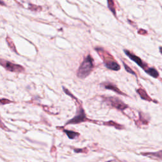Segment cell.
<instances>
[{"label":"cell","mask_w":162,"mask_h":162,"mask_svg":"<svg viewBox=\"0 0 162 162\" xmlns=\"http://www.w3.org/2000/svg\"><path fill=\"white\" fill-rule=\"evenodd\" d=\"M96 50L98 52V53L100 54V56L103 58L104 63H105L106 68L115 71H118L120 70V65L118 64L117 62H115V59L110 54H108L102 48H96Z\"/></svg>","instance_id":"cell-2"},{"label":"cell","mask_w":162,"mask_h":162,"mask_svg":"<svg viewBox=\"0 0 162 162\" xmlns=\"http://www.w3.org/2000/svg\"><path fill=\"white\" fill-rule=\"evenodd\" d=\"M160 53L162 54V47L160 48Z\"/></svg>","instance_id":"cell-17"},{"label":"cell","mask_w":162,"mask_h":162,"mask_svg":"<svg viewBox=\"0 0 162 162\" xmlns=\"http://www.w3.org/2000/svg\"><path fill=\"white\" fill-rule=\"evenodd\" d=\"M0 64L7 69V70L11 72H23L24 70V68L22 66L13 64V63L7 62V60H3L0 59Z\"/></svg>","instance_id":"cell-4"},{"label":"cell","mask_w":162,"mask_h":162,"mask_svg":"<svg viewBox=\"0 0 162 162\" xmlns=\"http://www.w3.org/2000/svg\"><path fill=\"white\" fill-rule=\"evenodd\" d=\"M137 92L143 100L148 101L152 100L151 98H149V96H148V95H147V94L146 93V92L145 91V90H144V89H143L142 88L138 89L137 90Z\"/></svg>","instance_id":"cell-8"},{"label":"cell","mask_w":162,"mask_h":162,"mask_svg":"<svg viewBox=\"0 0 162 162\" xmlns=\"http://www.w3.org/2000/svg\"><path fill=\"white\" fill-rule=\"evenodd\" d=\"M105 125H113V126H114L115 127H116L117 129H122V127H120V125H118V124L114 122H112V121L109 122H108V123H105Z\"/></svg>","instance_id":"cell-13"},{"label":"cell","mask_w":162,"mask_h":162,"mask_svg":"<svg viewBox=\"0 0 162 162\" xmlns=\"http://www.w3.org/2000/svg\"><path fill=\"white\" fill-rule=\"evenodd\" d=\"M105 101L108 105H111L115 108L120 110H124L125 109L128 108V106L125 105V103H123L120 100L117 98H105Z\"/></svg>","instance_id":"cell-3"},{"label":"cell","mask_w":162,"mask_h":162,"mask_svg":"<svg viewBox=\"0 0 162 162\" xmlns=\"http://www.w3.org/2000/svg\"><path fill=\"white\" fill-rule=\"evenodd\" d=\"M105 88L106 89H110V90L114 91L115 92H117V93H118V94H120L121 95H125V94L123 93V92H122L116 86L112 84L109 83V84H105Z\"/></svg>","instance_id":"cell-7"},{"label":"cell","mask_w":162,"mask_h":162,"mask_svg":"<svg viewBox=\"0 0 162 162\" xmlns=\"http://www.w3.org/2000/svg\"><path fill=\"white\" fill-rule=\"evenodd\" d=\"M86 120V117L84 110L82 108H80L79 110L77 112V114L76 115V116L74 118L69 120L66 124H76V123H79L80 122H84Z\"/></svg>","instance_id":"cell-5"},{"label":"cell","mask_w":162,"mask_h":162,"mask_svg":"<svg viewBox=\"0 0 162 162\" xmlns=\"http://www.w3.org/2000/svg\"><path fill=\"white\" fill-rule=\"evenodd\" d=\"M64 132H65V134L67 135V136L72 139H75L77 136L79 135V133L75 132L73 131H67V130H65Z\"/></svg>","instance_id":"cell-11"},{"label":"cell","mask_w":162,"mask_h":162,"mask_svg":"<svg viewBox=\"0 0 162 162\" xmlns=\"http://www.w3.org/2000/svg\"><path fill=\"white\" fill-rule=\"evenodd\" d=\"M146 73L154 78H157L159 76L158 72L155 68H148L145 70Z\"/></svg>","instance_id":"cell-9"},{"label":"cell","mask_w":162,"mask_h":162,"mask_svg":"<svg viewBox=\"0 0 162 162\" xmlns=\"http://www.w3.org/2000/svg\"><path fill=\"white\" fill-rule=\"evenodd\" d=\"M108 1V8L112 12L114 13V15H116V10H115V4L114 0H107Z\"/></svg>","instance_id":"cell-10"},{"label":"cell","mask_w":162,"mask_h":162,"mask_svg":"<svg viewBox=\"0 0 162 162\" xmlns=\"http://www.w3.org/2000/svg\"><path fill=\"white\" fill-rule=\"evenodd\" d=\"M93 68V59L90 55H88L81 63L79 68L78 69L77 77L80 79H84L91 74Z\"/></svg>","instance_id":"cell-1"},{"label":"cell","mask_w":162,"mask_h":162,"mask_svg":"<svg viewBox=\"0 0 162 162\" xmlns=\"http://www.w3.org/2000/svg\"><path fill=\"white\" fill-rule=\"evenodd\" d=\"M144 155H149V156H153L156 158H158L162 160V150L160 151H158L157 153H146V154H143Z\"/></svg>","instance_id":"cell-12"},{"label":"cell","mask_w":162,"mask_h":162,"mask_svg":"<svg viewBox=\"0 0 162 162\" xmlns=\"http://www.w3.org/2000/svg\"><path fill=\"white\" fill-rule=\"evenodd\" d=\"M0 5H5V3H4V2L1 1V0H0Z\"/></svg>","instance_id":"cell-16"},{"label":"cell","mask_w":162,"mask_h":162,"mask_svg":"<svg viewBox=\"0 0 162 162\" xmlns=\"http://www.w3.org/2000/svg\"><path fill=\"white\" fill-rule=\"evenodd\" d=\"M123 66H124V67H125V70L127 72H129V73H130V74H132V75H134V76H136V74H135V72L133 71L132 69L130 68V67H129L128 66H127L125 63H123Z\"/></svg>","instance_id":"cell-14"},{"label":"cell","mask_w":162,"mask_h":162,"mask_svg":"<svg viewBox=\"0 0 162 162\" xmlns=\"http://www.w3.org/2000/svg\"><path fill=\"white\" fill-rule=\"evenodd\" d=\"M124 52H125V53L127 54V56H128L130 59L132 60L133 62H135L136 63L137 65H138L139 66L141 67L144 70H146L147 69V66H145V64L143 62V61L139 57L137 56L136 55H135V54L131 53V52H129V51H127V50H124Z\"/></svg>","instance_id":"cell-6"},{"label":"cell","mask_w":162,"mask_h":162,"mask_svg":"<svg viewBox=\"0 0 162 162\" xmlns=\"http://www.w3.org/2000/svg\"><path fill=\"white\" fill-rule=\"evenodd\" d=\"M7 42L8 43V44H9V46H10V48L11 49H12V50L14 51H16V49L15 48V46H14V44H13V41H12V40H11V39H10L9 37H7Z\"/></svg>","instance_id":"cell-15"}]
</instances>
